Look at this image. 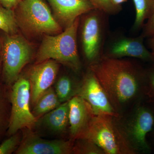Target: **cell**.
Instances as JSON below:
<instances>
[{
  "mask_svg": "<svg viewBox=\"0 0 154 154\" xmlns=\"http://www.w3.org/2000/svg\"><path fill=\"white\" fill-rule=\"evenodd\" d=\"M8 137L0 145V154L13 153L15 152L19 147L22 140V136L18 132Z\"/></svg>",
  "mask_w": 154,
  "mask_h": 154,
  "instance_id": "cell-22",
  "label": "cell"
},
{
  "mask_svg": "<svg viewBox=\"0 0 154 154\" xmlns=\"http://www.w3.org/2000/svg\"><path fill=\"white\" fill-rule=\"evenodd\" d=\"M79 19L57 36H45L36 56V63L51 59L64 64L75 71L81 68L77 36Z\"/></svg>",
  "mask_w": 154,
  "mask_h": 154,
  "instance_id": "cell-3",
  "label": "cell"
},
{
  "mask_svg": "<svg viewBox=\"0 0 154 154\" xmlns=\"http://www.w3.org/2000/svg\"><path fill=\"white\" fill-rule=\"evenodd\" d=\"M61 104L55 90L51 87L38 98L33 105L32 112L37 119L57 108Z\"/></svg>",
  "mask_w": 154,
  "mask_h": 154,
  "instance_id": "cell-16",
  "label": "cell"
},
{
  "mask_svg": "<svg viewBox=\"0 0 154 154\" xmlns=\"http://www.w3.org/2000/svg\"><path fill=\"white\" fill-rule=\"evenodd\" d=\"M15 10L17 23L21 22L32 33L55 34L62 32L60 24L43 0H22Z\"/></svg>",
  "mask_w": 154,
  "mask_h": 154,
  "instance_id": "cell-4",
  "label": "cell"
},
{
  "mask_svg": "<svg viewBox=\"0 0 154 154\" xmlns=\"http://www.w3.org/2000/svg\"><path fill=\"white\" fill-rule=\"evenodd\" d=\"M135 8L136 17L133 29L137 30L143 27L144 22L154 11V0H133Z\"/></svg>",
  "mask_w": 154,
  "mask_h": 154,
  "instance_id": "cell-18",
  "label": "cell"
},
{
  "mask_svg": "<svg viewBox=\"0 0 154 154\" xmlns=\"http://www.w3.org/2000/svg\"><path fill=\"white\" fill-rule=\"evenodd\" d=\"M143 28L142 34L145 37H151L154 35V11L144 25Z\"/></svg>",
  "mask_w": 154,
  "mask_h": 154,
  "instance_id": "cell-24",
  "label": "cell"
},
{
  "mask_svg": "<svg viewBox=\"0 0 154 154\" xmlns=\"http://www.w3.org/2000/svg\"><path fill=\"white\" fill-rule=\"evenodd\" d=\"M118 117L95 115L82 137L91 140L106 154H134L136 152L125 134Z\"/></svg>",
  "mask_w": 154,
  "mask_h": 154,
  "instance_id": "cell-2",
  "label": "cell"
},
{
  "mask_svg": "<svg viewBox=\"0 0 154 154\" xmlns=\"http://www.w3.org/2000/svg\"><path fill=\"white\" fill-rule=\"evenodd\" d=\"M110 1L113 5L120 9L121 8V5L127 2V0H110Z\"/></svg>",
  "mask_w": 154,
  "mask_h": 154,
  "instance_id": "cell-27",
  "label": "cell"
},
{
  "mask_svg": "<svg viewBox=\"0 0 154 154\" xmlns=\"http://www.w3.org/2000/svg\"><path fill=\"white\" fill-rule=\"evenodd\" d=\"M86 15L82 27V42L84 54L91 65L104 55L107 14L94 9Z\"/></svg>",
  "mask_w": 154,
  "mask_h": 154,
  "instance_id": "cell-7",
  "label": "cell"
},
{
  "mask_svg": "<svg viewBox=\"0 0 154 154\" xmlns=\"http://www.w3.org/2000/svg\"><path fill=\"white\" fill-rule=\"evenodd\" d=\"M56 17L66 28L81 15L94 9L89 0H47Z\"/></svg>",
  "mask_w": 154,
  "mask_h": 154,
  "instance_id": "cell-14",
  "label": "cell"
},
{
  "mask_svg": "<svg viewBox=\"0 0 154 154\" xmlns=\"http://www.w3.org/2000/svg\"><path fill=\"white\" fill-rule=\"evenodd\" d=\"M70 134L73 139L82 137L95 114L87 102L75 96L69 101Z\"/></svg>",
  "mask_w": 154,
  "mask_h": 154,
  "instance_id": "cell-13",
  "label": "cell"
},
{
  "mask_svg": "<svg viewBox=\"0 0 154 154\" xmlns=\"http://www.w3.org/2000/svg\"><path fill=\"white\" fill-rule=\"evenodd\" d=\"M54 134L65 132L69 125V101L37 119L36 125Z\"/></svg>",
  "mask_w": 154,
  "mask_h": 154,
  "instance_id": "cell-15",
  "label": "cell"
},
{
  "mask_svg": "<svg viewBox=\"0 0 154 154\" xmlns=\"http://www.w3.org/2000/svg\"><path fill=\"white\" fill-rule=\"evenodd\" d=\"M147 76L149 83L150 86L154 92V68L151 69L148 72Z\"/></svg>",
  "mask_w": 154,
  "mask_h": 154,
  "instance_id": "cell-26",
  "label": "cell"
},
{
  "mask_svg": "<svg viewBox=\"0 0 154 154\" xmlns=\"http://www.w3.org/2000/svg\"><path fill=\"white\" fill-rule=\"evenodd\" d=\"M150 40V46L151 48V53L154 59V35L151 36Z\"/></svg>",
  "mask_w": 154,
  "mask_h": 154,
  "instance_id": "cell-28",
  "label": "cell"
},
{
  "mask_svg": "<svg viewBox=\"0 0 154 154\" xmlns=\"http://www.w3.org/2000/svg\"><path fill=\"white\" fill-rule=\"evenodd\" d=\"M154 124L153 114L149 109L144 107L136 110L126 125L121 124L128 140L136 152L149 150L146 136L152 129Z\"/></svg>",
  "mask_w": 154,
  "mask_h": 154,
  "instance_id": "cell-8",
  "label": "cell"
},
{
  "mask_svg": "<svg viewBox=\"0 0 154 154\" xmlns=\"http://www.w3.org/2000/svg\"><path fill=\"white\" fill-rule=\"evenodd\" d=\"M94 8L102 11L106 14L113 15L116 14L120 9L115 7L110 0H89Z\"/></svg>",
  "mask_w": 154,
  "mask_h": 154,
  "instance_id": "cell-23",
  "label": "cell"
},
{
  "mask_svg": "<svg viewBox=\"0 0 154 154\" xmlns=\"http://www.w3.org/2000/svg\"><path fill=\"white\" fill-rule=\"evenodd\" d=\"M22 0H0V5L6 8L14 10Z\"/></svg>",
  "mask_w": 154,
  "mask_h": 154,
  "instance_id": "cell-25",
  "label": "cell"
},
{
  "mask_svg": "<svg viewBox=\"0 0 154 154\" xmlns=\"http://www.w3.org/2000/svg\"><path fill=\"white\" fill-rule=\"evenodd\" d=\"M77 88H75L72 81L69 77L63 75L57 82L54 90L60 102L63 103L68 102L75 96Z\"/></svg>",
  "mask_w": 154,
  "mask_h": 154,
  "instance_id": "cell-19",
  "label": "cell"
},
{
  "mask_svg": "<svg viewBox=\"0 0 154 154\" xmlns=\"http://www.w3.org/2000/svg\"><path fill=\"white\" fill-rule=\"evenodd\" d=\"M9 87L0 84V141L6 134L10 122L11 114V102Z\"/></svg>",
  "mask_w": 154,
  "mask_h": 154,
  "instance_id": "cell-17",
  "label": "cell"
},
{
  "mask_svg": "<svg viewBox=\"0 0 154 154\" xmlns=\"http://www.w3.org/2000/svg\"><path fill=\"white\" fill-rule=\"evenodd\" d=\"M75 96L82 98L95 115H108L118 117L107 94L94 73L90 71L77 88Z\"/></svg>",
  "mask_w": 154,
  "mask_h": 154,
  "instance_id": "cell-9",
  "label": "cell"
},
{
  "mask_svg": "<svg viewBox=\"0 0 154 154\" xmlns=\"http://www.w3.org/2000/svg\"><path fill=\"white\" fill-rule=\"evenodd\" d=\"M145 37L143 34L137 37H119L108 45L104 55L114 58L129 57L145 61L154 60L151 52L144 44Z\"/></svg>",
  "mask_w": 154,
  "mask_h": 154,
  "instance_id": "cell-11",
  "label": "cell"
},
{
  "mask_svg": "<svg viewBox=\"0 0 154 154\" xmlns=\"http://www.w3.org/2000/svg\"><path fill=\"white\" fill-rule=\"evenodd\" d=\"M73 145V153L82 154H104V151L97 145L85 138L76 139Z\"/></svg>",
  "mask_w": 154,
  "mask_h": 154,
  "instance_id": "cell-21",
  "label": "cell"
},
{
  "mask_svg": "<svg viewBox=\"0 0 154 154\" xmlns=\"http://www.w3.org/2000/svg\"><path fill=\"white\" fill-rule=\"evenodd\" d=\"M23 129L22 140L15 153L69 154L73 153V144L61 140H48L40 137L31 128Z\"/></svg>",
  "mask_w": 154,
  "mask_h": 154,
  "instance_id": "cell-10",
  "label": "cell"
},
{
  "mask_svg": "<svg viewBox=\"0 0 154 154\" xmlns=\"http://www.w3.org/2000/svg\"><path fill=\"white\" fill-rule=\"evenodd\" d=\"M32 49L21 36L9 35L3 42L2 58L3 78L5 85L11 88L19 78L22 69L30 61Z\"/></svg>",
  "mask_w": 154,
  "mask_h": 154,
  "instance_id": "cell-6",
  "label": "cell"
},
{
  "mask_svg": "<svg viewBox=\"0 0 154 154\" xmlns=\"http://www.w3.org/2000/svg\"><path fill=\"white\" fill-rule=\"evenodd\" d=\"M11 114L6 135L15 134L20 130L32 129L37 119L30 109L31 93L28 79L19 77L10 89Z\"/></svg>",
  "mask_w": 154,
  "mask_h": 154,
  "instance_id": "cell-5",
  "label": "cell"
},
{
  "mask_svg": "<svg viewBox=\"0 0 154 154\" xmlns=\"http://www.w3.org/2000/svg\"><path fill=\"white\" fill-rule=\"evenodd\" d=\"M0 29L9 35H13L18 30L17 23L14 10L0 5Z\"/></svg>",
  "mask_w": 154,
  "mask_h": 154,
  "instance_id": "cell-20",
  "label": "cell"
},
{
  "mask_svg": "<svg viewBox=\"0 0 154 154\" xmlns=\"http://www.w3.org/2000/svg\"><path fill=\"white\" fill-rule=\"evenodd\" d=\"M0 65H1V61H0Z\"/></svg>",
  "mask_w": 154,
  "mask_h": 154,
  "instance_id": "cell-29",
  "label": "cell"
},
{
  "mask_svg": "<svg viewBox=\"0 0 154 154\" xmlns=\"http://www.w3.org/2000/svg\"><path fill=\"white\" fill-rule=\"evenodd\" d=\"M59 68L57 62L49 60L36 64L31 69L28 80L33 106L40 96L51 87L57 75Z\"/></svg>",
  "mask_w": 154,
  "mask_h": 154,
  "instance_id": "cell-12",
  "label": "cell"
},
{
  "mask_svg": "<svg viewBox=\"0 0 154 154\" xmlns=\"http://www.w3.org/2000/svg\"><path fill=\"white\" fill-rule=\"evenodd\" d=\"M116 112L123 111L140 93L143 73L132 62L102 56L91 65Z\"/></svg>",
  "mask_w": 154,
  "mask_h": 154,
  "instance_id": "cell-1",
  "label": "cell"
}]
</instances>
